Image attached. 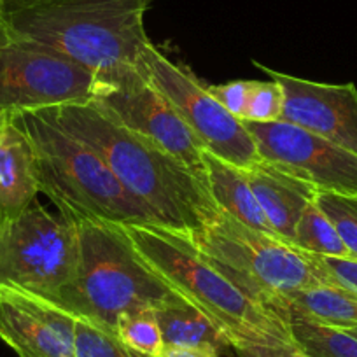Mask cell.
Here are the masks:
<instances>
[{"label": "cell", "instance_id": "8", "mask_svg": "<svg viewBox=\"0 0 357 357\" xmlns=\"http://www.w3.org/2000/svg\"><path fill=\"white\" fill-rule=\"evenodd\" d=\"M137 68L170 102L207 153L240 170L263 160L245 123L226 111L191 68L172 61L153 43Z\"/></svg>", "mask_w": 357, "mask_h": 357}, {"label": "cell", "instance_id": "19", "mask_svg": "<svg viewBox=\"0 0 357 357\" xmlns=\"http://www.w3.org/2000/svg\"><path fill=\"white\" fill-rule=\"evenodd\" d=\"M296 349L310 357H357V338L345 329L317 324V322H287Z\"/></svg>", "mask_w": 357, "mask_h": 357}, {"label": "cell", "instance_id": "15", "mask_svg": "<svg viewBox=\"0 0 357 357\" xmlns=\"http://www.w3.org/2000/svg\"><path fill=\"white\" fill-rule=\"evenodd\" d=\"M243 174L272 228L284 242L293 245L298 221L305 208L315 200L317 191L266 160L243 170Z\"/></svg>", "mask_w": 357, "mask_h": 357}, {"label": "cell", "instance_id": "4", "mask_svg": "<svg viewBox=\"0 0 357 357\" xmlns=\"http://www.w3.org/2000/svg\"><path fill=\"white\" fill-rule=\"evenodd\" d=\"M26 137L36 154L40 193L68 221L98 219L112 225H154L153 214L119 183L104 158L72 135L47 109L8 116Z\"/></svg>", "mask_w": 357, "mask_h": 357}, {"label": "cell", "instance_id": "21", "mask_svg": "<svg viewBox=\"0 0 357 357\" xmlns=\"http://www.w3.org/2000/svg\"><path fill=\"white\" fill-rule=\"evenodd\" d=\"M116 336L137 352L151 357H163L165 342L154 310L121 315L116 326Z\"/></svg>", "mask_w": 357, "mask_h": 357}, {"label": "cell", "instance_id": "11", "mask_svg": "<svg viewBox=\"0 0 357 357\" xmlns=\"http://www.w3.org/2000/svg\"><path fill=\"white\" fill-rule=\"evenodd\" d=\"M261 158L317 193L357 197V154L286 121H243Z\"/></svg>", "mask_w": 357, "mask_h": 357}, {"label": "cell", "instance_id": "18", "mask_svg": "<svg viewBox=\"0 0 357 357\" xmlns=\"http://www.w3.org/2000/svg\"><path fill=\"white\" fill-rule=\"evenodd\" d=\"M154 314L163 335L165 347L207 349L219 354L222 350H233L231 342L222 329L191 301L158 308Z\"/></svg>", "mask_w": 357, "mask_h": 357}, {"label": "cell", "instance_id": "1", "mask_svg": "<svg viewBox=\"0 0 357 357\" xmlns=\"http://www.w3.org/2000/svg\"><path fill=\"white\" fill-rule=\"evenodd\" d=\"M67 132L97 151L119 183L161 228L191 238L222 214L207 184L183 161L119 125L93 102L47 109Z\"/></svg>", "mask_w": 357, "mask_h": 357}, {"label": "cell", "instance_id": "2", "mask_svg": "<svg viewBox=\"0 0 357 357\" xmlns=\"http://www.w3.org/2000/svg\"><path fill=\"white\" fill-rule=\"evenodd\" d=\"M77 261L72 279L51 298L74 317L116 333L121 315L190 301L144 259L125 226L75 219Z\"/></svg>", "mask_w": 357, "mask_h": 357}, {"label": "cell", "instance_id": "23", "mask_svg": "<svg viewBox=\"0 0 357 357\" xmlns=\"http://www.w3.org/2000/svg\"><path fill=\"white\" fill-rule=\"evenodd\" d=\"M315 204L335 225L345 243L350 259H357V197L336 193H317Z\"/></svg>", "mask_w": 357, "mask_h": 357}, {"label": "cell", "instance_id": "16", "mask_svg": "<svg viewBox=\"0 0 357 357\" xmlns=\"http://www.w3.org/2000/svg\"><path fill=\"white\" fill-rule=\"evenodd\" d=\"M268 308L286 324L301 319L338 329L357 328V293L338 284H321L286 294Z\"/></svg>", "mask_w": 357, "mask_h": 357}, {"label": "cell", "instance_id": "10", "mask_svg": "<svg viewBox=\"0 0 357 357\" xmlns=\"http://www.w3.org/2000/svg\"><path fill=\"white\" fill-rule=\"evenodd\" d=\"M97 79L93 104L100 111L125 128L153 140L161 149L188 165L207 184L204 165L205 147L170 102L139 68L126 65L118 70L97 75Z\"/></svg>", "mask_w": 357, "mask_h": 357}, {"label": "cell", "instance_id": "17", "mask_svg": "<svg viewBox=\"0 0 357 357\" xmlns=\"http://www.w3.org/2000/svg\"><path fill=\"white\" fill-rule=\"evenodd\" d=\"M204 165L208 191L222 214L242 222L247 228L279 236L264 215L261 205L257 204L243 170L226 163L207 151H204Z\"/></svg>", "mask_w": 357, "mask_h": 357}, {"label": "cell", "instance_id": "12", "mask_svg": "<svg viewBox=\"0 0 357 357\" xmlns=\"http://www.w3.org/2000/svg\"><path fill=\"white\" fill-rule=\"evenodd\" d=\"M254 65L282 88L280 121L357 154V88L354 82L326 84L272 70L257 61Z\"/></svg>", "mask_w": 357, "mask_h": 357}, {"label": "cell", "instance_id": "24", "mask_svg": "<svg viewBox=\"0 0 357 357\" xmlns=\"http://www.w3.org/2000/svg\"><path fill=\"white\" fill-rule=\"evenodd\" d=\"M284 109V91L273 79L270 81H250L243 121L273 123L280 121Z\"/></svg>", "mask_w": 357, "mask_h": 357}, {"label": "cell", "instance_id": "29", "mask_svg": "<svg viewBox=\"0 0 357 357\" xmlns=\"http://www.w3.org/2000/svg\"><path fill=\"white\" fill-rule=\"evenodd\" d=\"M6 119H8V116H6V114H0V132H2V128H4Z\"/></svg>", "mask_w": 357, "mask_h": 357}, {"label": "cell", "instance_id": "28", "mask_svg": "<svg viewBox=\"0 0 357 357\" xmlns=\"http://www.w3.org/2000/svg\"><path fill=\"white\" fill-rule=\"evenodd\" d=\"M163 357H222L219 352L207 349H181V347H165Z\"/></svg>", "mask_w": 357, "mask_h": 357}, {"label": "cell", "instance_id": "20", "mask_svg": "<svg viewBox=\"0 0 357 357\" xmlns=\"http://www.w3.org/2000/svg\"><path fill=\"white\" fill-rule=\"evenodd\" d=\"M293 245L315 256L350 257L345 243L340 238L335 225L321 211L315 200L305 208L294 229Z\"/></svg>", "mask_w": 357, "mask_h": 357}, {"label": "cell", "instance_id": "26", "mask_svg": "<svg viewBox=\"0 0 357 357\" xmlns=\"http://www.w3.org/2000/svg\"><path fill=\"white\" fill-rule=\"evenodd\" d=\"M208 89L221 102V105L226 111L231 112L235 118L243 121V118H245L247 98H249L250 81H229L225 82V84L208 86Z\"/></svg>", "mask_w": 357, "mask_h": 357}, {"label": "cell", "instance_id": "5", "mask_svg": "<svg viewBox=\"0 0 357 357\" xmlns=\"http://www.w3.org/2000/svg\"><path fill=\"white\" fill-rule=\"evenodd\" d=\"M144 259L222 329L231 347H296L286 322L240 291L188 236L154 225L125 226Z\"/></svg>", "mask_w": 357, "mask_h": 357}, {"label": "cell", "instance_id": "3", "mask_svg": "<svg viewBox=\"0 0 357 357\" xmlns=\"http://www.w3.org/2000/svg\"><path fill=\"white\" fill-rule=\"evenodd\" d=\"M151 0H2L13 30L93 74L139 67Z\"/></svg>", "mask_w": 357, "mask_h": 357}, {"label": "cell", "instance_id": "22", "mask_svg": "<svg viewBox=\"0 0 357 357\" xmlns=\"http://www.w3.org/2000/svg\"><path fill=\"white\" fill-rule=\"evenodd\" d=\"M75 357H151L130 349L116 333L75 317Z\"/></svg>", "mask_w": 357, "mask_h": 357}, {"label": "cell", "instance_id": "13", "mask_svg": "<svg viewBox=\"0 0 357 357\" xmlns=\"http://www.w3.org/2000/svg\"><path fill=\"white\" fill-rule=\"evenodd\" d=\"M0 340L20 357H75V317L18 286H0Z\"/></svg>", "mask_w": 357, "mask_h": 357}, {"label": "cell", "instance_id": "25", "mask_svg": "<svg viewBox=\"0 0 357 357\" xmlns=\"http://www.w3.org/2000/svg\"><path fill=\"white\" fill-rule=\"evenodd\" d=\"M308 254V252H307ZM312 259L315 261L331 284L347 287V289L357 293V259L350 257H328V256H315L310 254Z\"/></svg>", "mask_w": 357, "mask_h": 357}, {"label": "cell", "instance_id": "14", "mask_svg": "<svg viewBox=\"0 0 357 357\" xmlns=\"http://www.w3.org/2000/svg\"><path fill=\"white\" fill-rule=\"evenodd\" d=\"M40 193L29 137L11 121L0 132V233L11 228Z\"/></svg>", "mask_w": 357, "mask_h": 357}, {"label": "cell", "instance_id": "7", "mask_svg": "<svg viewBox=\"0 0 357 357\" xmlns=\"http://www.w3.org/2000/svg\"><path fill=\"white\" fill-rule=\"evenodd\" d=\"M97 86V74L13 30L0 0V114L89 104Z\"/></svg>", "mask_w": 357, "mask_h": 357}, {"label": "cell", "instance_id": "27", "mask_svg": "<svg viewBox=\"0 0 357 357\" xmlns=\"http://www.w3.org/2000/svg\"><path fill=\"white\" fill-rule=\"evenodd\" d=\"M233 350L238 357H310L296 347L286 345H240Z\"/></svg>", "mask_w": 357, "mask_h": 357}, {"label": "cell", "instance_id": "6", "mask_svg": "<svg viewBox=\"0 0 357 357\" xmlns=\"http://www.w3.org/2000/svg\"><path fill=\"white\" fill-rule=\"evenodd\" d=\"M190 240L240 291L266 308L280 296L331 284L310 254L226 214Z\"/></svg>", "mask_w": 357, "mask_h": 357}, {"label": "cell", "instance_id": "30", "mask_svg": "<svg viewBox=\"0 0 357 357\" xmlns=\"http://www.w3.org/2000/svg\"><path fill=\"white\" fill-rule=\"evenodd\" d=\"M345 331H349L350 335H352V336H356V338H357V328H354V329H345Z\"/></svg>", "mask_w": 357, "mask_h": 357}, {"label": "cell", "instance_id": "9", "mask_svg": "<svg viewBox=\"0 0 357 357\" xmlns=\"http://www.w3.org/2000/svg\"><path fill=\"white\" fill-rule=\"evenodd\" d=\"M75 261V222L51 214L37 200L0 233V286H18L51 300L72 279Z\"/></svg>", "mask_w": 357, "mask_h": 357}]
</instances>
